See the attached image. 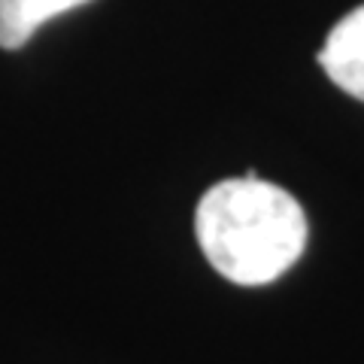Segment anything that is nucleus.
Listing matches in <instances>:
<instances>
[{"instance_id": "f03ea898", "label": "nucleus", "mask_w": 364, "mask_h": 364, "mask_svg": "<svg viewBox=\"0 0 364 364\" xmlns=\"http://www.w3.org/2000/svg\"><path fill=\"white\" fill-rule=\"evenodd\" d=\"M318 64L337 88L364 100V4L331 28L318 52Z\"/></svg>"}, {"instance_id": "f257e3e1", "label": "nucleus", "mask_w": 364, "mask_h": 364, "mask_svg": "<svg viewBox=\"0 0 364 364\" xmlns=\"http://www.w3.org/2000/svg\"><path fill=\"white\" fill-rule=\"evenodd\" d=\"M195 234L215 273L237 286H267L301 258L306 215L286 188L249 170L200 198Z\"/></svg>"}, {"instance_id": "7ed1b4c3", "label": "nucleus", "mask_w": 364, "mask_h": 364, "mask_svg": "<svg viewBox=\"0 0 364 364\" xmlns=\"http://www.w3.org/2000/svg\"><path fill=\"white\" fill-rule=\"evenodd\" d=\"M88 0H0V49H21L46 21Z\"/></svg>"}]
</instances>
